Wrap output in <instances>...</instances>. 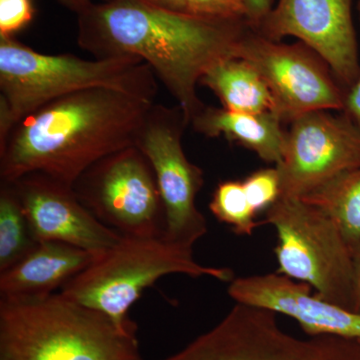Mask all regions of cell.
Returning <instances> with one entry per match:
<instances>
[{
	"mask_svg": "<svg viewBox=\"0 0 360 360\" xmlns=\"http://www.w3.org/2000/svg\"><path fill=\"white\" fill-rule=\"evenodd\" d=\"M108 89L155 103L158 80L136 56L96 58L33 51L0 37V146L16 123L45 104L75 92Z\"/></svg>",
	"mask_w": 360,
	"mask_h": 360,
	"instance_id": "3957f363",
	"label": "cell"
},
{
	"mask_svg": "<svg viewBox=\"0 0 360 360\" xmlns=\"http://www.w3.org/2000/svg\"><path fill=\"white\" fill-rule=\"evenodd\" d=\"M262 224L274 227L277 274L309 284L329 302L357 311L354 250L328 215L300 198L281 196Z\"/></svg>",
	"mask_w": 360,
	"mask_h": 360,
	"instance_id": "8992f818",
	"label": "cell"
},
{
	"mask_svg": "<svg viewBox=\"0 0 360 360\" xmlns=\"http://www.w3.org/2000/svg\"><path fill=\"white\" fill-rule=\"evenodd\" d=\"M274 0H246V21L252 30L257 28L274 7Z\"/></svg>",
	"mask_w": 360,
	"mask_h": 360,
	"instance_id": "cb8c5ba5",
	"label": "cell"
},
{
	"mask_svg": "<svg viewBox=\"0 0 360 360\" xmlns=\"http://www.w3.org/2000/svg\"><path fill=\"white\" fill-rule=\"evenodd\" d=\"M356 9H357V15H359V26H360V0H357Z\"/></svg>",
	"mask_w": 360,
	"mask_h": 360,
	"instance_id": "f1b7e54d",
	"label": "cell"
},
{
	"mask_svg": "<svg viewBox=\"0 0 360 360\" xmlns=\"http://www.w3.org/2000/svg\"><path fill=\"white\" fill-rule=\"evenodd\" d=\"M37 245L13 184L0 182V272L18 264Z\"/></svg>",
	"mask_w": 360,
	"mask_h": 360,
	"instance_id": "d6986e66",
	"label": "cell"
},
{
	"mask_svg": "<svg viewBox=\"0 0 360 360\" xmlns=\"http://www.w3.org/2000/svg\"><path fill=\"white\" fill-rule=\"evenodd\" d=\"M59 1L63 6L68 7L71 11H75L77 13L78 11H82V8H84L85 6L94 2L92 0H59ZM103 1H108V0H103Z\"/></svg>",
	"mask_w": 360,
	"mask_h": 360,
	"instance_id": "83f0119b",
	"label": "cell"
},
{
	"mask_svg": "<svg viewBox=\"0 0 360 360\" xmlns=\"http://www.w3.org/2000/svg\"><path fill=\"white\" fill-rule=\"evenodd\" d=\"M210 210L238 236H251L262 224L257 220V213L246 196L243 181L238 180L220 182L212 194Z\"/></svg>",
	"mask_w": 360,
	"mask_h": 360,
	"instance_id": "ffe728a7",
	"label": "cell"
},
{
	"mask_svg": "<svg viewBox=\"0 0 360 360\" xmlns=\"http://www.w3.org/2000/svg\"><path fill=\"white\" fill-rule=\"evenodd\" d=\"M300 200L328 215L352 250L360 243V168L340 174Z\"/></svg>",
	"mask_w": 360,
	"mask_h": 360,
	"instance_id": "ac0fdd59",
	"label": "cell"
},
{
	"mask_svg": "<svg viewBox=\"0 0 360 360\" xmlns=\"http://www.w3.org/2000/svg\"><path fill=\"white\" fill-rule=\"evenodd\" d=\"M32 0H0V37H13L32 22Z\"/></svg>",
	"mask_w": 360,
	"mask_h": 360,
	"instance_id": "603a6c76",
	"label": "cell"
},
{
	"mask_svg": "<svg viewBox=\"0 0 360 360\" xmlns=\"http://www.w3.org/2000/svg\"><path fill=\"white\" fill-rule=\"evenodd\" d=\"M77 14V42L96 58L146 61L191 122L205 104L198 84L212 66L238 56L246 20H219L158 8L141 0L92 2Z\"/></svg>",
	"mask_w": 360,
	"mask_h": 360,
	"instance_id": "6da1fadb",
	"label": "cell"
},
{
	"mask_svg": "<svg viewBox=\"0 0 360 360\" xmlns=\"http://www.w3.org/2000/svg\"><path fill=\"white\" fill-rule=\"evenodd\" d=\"M191 125L207 137H224L257 153L260 160L279 165L285 150L288 130L274 112H233L205 105Z\"/></svg>",
	"mask_w": 360,
	"mask_h": 360,
	"instance_id": "2e32d148",
	"label": "cell"
},
{
	"mask_svg": "<svg viewBox=\"0 0 360 360\" xmlns=\"http://www.w3.org/2000/svg\"><path fill=\"white\" fill-rule=\"evenodd\" d=\"M56 241H42L20 262L0 272V297H42L53 295L94 262L97 255Z\"/></svg>",
	"mask_w": 360,
	"mask_h": 360,
	"instance_id": "9a60e30c",
	"label": "cell"
},
{
	"mask_svg": "<svg viewBox=\"0 0 360 360\" xmlns=\"http://www.w3.org/2000/svg\"><path fill=\"white\" fill-rule=\"evenodd\" d=\"M155 103L91 89L45 104L16 123L0 146V179L39 174L72 186L101 158L136 146Z\"/></svg>",
	"mask_w": 360,
	"mask_h": 360,
	"instance_id": "7a4b0ae2",
	"label": "cell"
},
{
	"mask_svg": "<svg viewBox=\"0 0 360 360\" xmlns=\"http://www.w3.org/2000/svg\"><path fill=\"white\" fill-rule=\"evenodd\" d=\"M342 112L360 127V71L354 85L347 92Z\"/></svg>",
	"mask_w": 360,
	"mask_h": 360,
	"instance_id": "d4e9b609",
	"label": "cell"
},
{
	"mask_svg": "<svg viewBox=\"0 0 360 360\" xmlns=\"http://www.w3.org/2000/svg\"><path fill=\"white\" fill-rule=\"evenodd\" d=\"M309 284L276 274L238 277L229 283L236 303L288 315L309 336L333 335L360 341V312L311 293Z\"/></svg>",
	"mask_w": 360,
	"mask_h": 360,
	"instance_id": "5bb4252c",
	"label": "cell"
},
{
	"mask_svg": "<svg viewBox=\"0 0 360 360\" xmlns=\"http://www.w3.org/2000/svg\"><path fill=\"white\" fill-rule=\"evenodd\" d=\"M281 196L302 198L340 174L360 168V127L345 112L314 111L290 122L276 165Z\"/></svg>",
	"mask_w": 360,
	"mask_h": 360,
	"instance_id": "8fae6325",
	"label": "cell"
},
{
	"mask_svg": "<svg viewBox=\"0 0 360 360\" xmlns=\"http://www.w3.org/2000/svg\"><path fill=\"white\" fill-rule=\"evenodd\" d=\"M238 56L259 71L283 123L314 111L345 110V90L328 63L302 42L288 44L265 39L250 27Z\"/></svg>",
	"mask_w": 360,
	"mask_h": 360,
	"instance_id": "30bf717a",
	"label": "cell"
},
{
	"mask_svg": "<svg viewBox=\"0 0 360 360\" xmlns=\"http://www.w3.org/2000/svg\"><path fill=\"white\" fill-rule=\"evenodd\" d=\"M243 184L246 196L257 214L266 212L281 198V179L276 167L253 172Z\"/></svg>",
	"mask_w": 360,
	"mask_h": 360,
	"instance_id": "44dd1931",
	"label": "cell"
},
{
	"mask_svg": "<svg viewBox=\"0 0 360 360\" xmlns=\"http://www.w3.org/2000/svg\"><path fill=\"white\" fill-rule=\"evenodd\" d=\"M136 330L60 293L0 297V360H142Z\"/></svg>",
	"mask_w": 360,
	"mask_h": 360,
	"instance_id": "277c9868",
	"label": "cell"
},
{
	"mask_svg": "<svg viewBox=\"0 0 360 360\" xmlns=\"http://www.w3.org/2000/svg\"><path fill=\"white\" fill-rule=\"evenodd\" d=\"M9 184L39 243L56 241L101 253L123 238L82 205L72 186L39 174L23 175Z\"/></svg>",
	"mask_w": 360,
	"mask_h": 360,
	"instance_id": "4fadbf2b",
	"label": "cell"
},
{
	"mask_svg": "<svg viewBox=\"0 0 360 360\" xmlns=\"http://www.w3.org/2000/svg\"><path fill=\"white\" fill-rule=\"evenodd\" d=\"M354 0H278L255 32L281 41L292 37L328 63L345 94L360 71Z\"/></svg>",
	"mask_w": 360,
	"mask_h": 360,
	"instance_id": "7c38bea8",
	"label": "cell"
},
{
	"mask_svg": "<svg viewBox=\"0 0 360 360\" xmlns=\"http://www.w3.org/2000/svg\"><path fill=\"white\" fill-rule=\"evenodd\" d=\"M186 13L219 20H246V0H186Z\"/></svg>",
	"mask_w": 360,
	"mask_h": 360,
	"instance_id": "7402d4cb",
	"label": "cell"
},
{
	"mask_svg": "<svg viewBox=\"0 0 360 360\" xmlns=\"http://www.w3.org/2000/svg\"><path fill=\"white\" fill-rule=\"evenodd\" d=\"M186 274L231 283L226 267L205 266L194 260L193 248L158 238H123L60 290L71 302L101 312L120 328H137L130 307L162 276Z\"/></svg>",
	"mask_w": 360,
	"mask_h": 360,
	"instance_id": "5b68a950",
	"label": "cell"
},
{
	"mask_svg": "<svg viewBox=\"0 0 360 360\" xmlns=\"http://www.w3.org/2000/svg\"><path fill=\"white\" fill-rule=\"evenodd\" d=\"M189 127L179 105L155 103L149 110L137 139L136 146L150 162L165 206L163 238L193 248L207 232V222L196 206L205 184L203 172L188 160L182 135Z\"/></svg>",
	"mask_w": 360,
	"mask_h": 360,
	"instance_id": "9c48e42d",
	"label": "cell"
},
{
	"mask_svg": "<svg viewBox=\"0 0 360 360\" xmlns=\"http://www.w3.org/2000/svg\"><path fill=\"white\" fill-rule=\"evenodd\" d=\"M200 84L212 90L224 110L243 113H274V101L264 77L250 61L239 56L212 66Z\"/></svg>",
	"mask_w": 360,
	"mask_h": 360,
	"instance_id": "e0dca14e",
	"label": "cell"
},
{
	"mask_svg": "<svg viewBox=\"0 0 360 360\" xmlns=\"http://www.w3.org/2000/svg\"><path fill=\"white\" fill-rule=\"evenodd\" d=\"M141 1L158 8L176 11V13H186V0H141Z\"/></svg>",
	"mask_w": 360,
	"mask_h": 360,
	"instance_id": "484cf974",
	"label": "cell"
},
{
	"mask_svg": "<svg viewBox=\"0 0 360 360\" xmlns=\"http://www.w3.org/2000/svg\"><path fill=\"white\" fill-rule=\"evenodd\" d=\"M354 293L357 311L360 312V243L354 250Z\"/></svg>",
	"mask_w": 360,
	"mask_h": 360,
	"instance_id": "4316f807",
	"label": "cell"
},
{
	"mask_svg": "<svg viewBox=\"0 0 360 360\" xmlns=\"http://www.w3.org/2000/svg\"><path fill=\"white\" fill-rule=\"evenodd\" d=\"M161 360H360V341L296 338L274 312L236 303L217 326Z\"/></svg>",
	"mask_w": 360,
	"mask_h": 360,
	"instance_id": "52a82bcc",
	"label": "cell"
},
{
	"mask_svg": "<svg viewBox=\"0 0 360 360\" xmlns=\"http://www.w3.org/2000/svg\"><path fill=\"white\" fill-rule=\"evenodd\" d=\"M72 188L101 224L124 238L165 234V206L155 172L136 146L97 161L75 180Z\"/></svg>",
	"mask_w": 360,
	"mask_h": 360,
	"instance_id": "ba28073f",
	"label": "cell"
}]
</instances>
